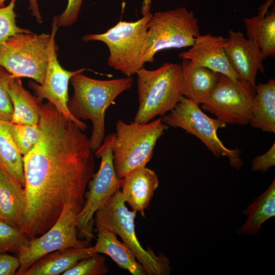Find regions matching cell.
Here are the masks:
<instances>
[{
  "instance_id": "1",
  "label": "cell",
  "mask_w": 275,
  "mask_h": 275,
  "mask_svg": "<svg viewBox=\"0 0 275 275\" xmlns=\"http://www.w3.org/2000/svg\"><path fill=\"white\" fill-rule=\"evenodd\" d=\"M40 108L39 140L23 156L26 205L21 230L30 239L48 230L67 204L82 208L95 167L84 131L49 101Z\"/></svg>"
},
{
  "instance_id": "2",
  "label": "cell",
  "mask_w": 275,
  "mask_h": 275,
  "mask_svg": "<svg viewBox=\"0 0 275 275\" xmlns=\"http://www.w3.org/2000/svg\"><path fill=\"white\" fill-rule=\"evenodd\" d=\"M85 70L82 68L70 80L74 94L69 99L67 106L76 119L91 121L90 146L95 151L101 145L105 138L106 109L115 104V99L120 94L131 88L133 80L131 76L111 80L94 79L82 73Z\"/></svg>"
},
{
  "instance_id": "3",
  "label": "cell",
  "mask_w": 275,
  "mask_h": 275,
  "mask_svg": "<svg viewBox=\"0 0 275 275\" xmlns=\"http://www.w3.org/2000/svg\"><path fill=\"white\" fill-rule=\"evenodd\" d=\"M137 75L139 105L133 122L145 124L172 110L182 96L181 65L164 63L156 69L144 67Z\"/></svg>"
},
{
  "instance_id": "4",
  "label": "cell",
  "mask_w": 275,
  "mask_h": 275,
  "mask_svg": "<svg viewBox=\"0 0 275 275\" xmlns=\"http://www.w3.org/2000/svg\"><path fill=\"white\" fill-rule=\"evenodd\" d=\"M152 15L150 12L135 21L120 20L105 33L87 34L82 40L105 43L109 51L108 66L131 77L145 63L147 30Z\"/></svg>"
},
{
  "instance_id": "5",
  "label": "cell",
  "mask_w": 275,
  "mask_h": 275,
  "mask_svg": "<svg viewBox=\"0 0 275 275\" xmlns=\"http://www.w3.org/2000/svg\"><path fill=\"white\" fill-rule=\"evenodd\" d=\"M52 20L51 34L18 33L0 43V66L13 77L45 80L49 52L58 29Z\"/></svg>"
},
{
  "instance_id": "6",
  "label": "cell",
  "mask_w": 275,
  "mask_h": 275,
  "mask_svg": "<svg viewBox=\"0 0 275 275\" xmlns=\"http://www.w3.org/2000/svg\"><path fill=\"white\" fill-rule=\"evenodd\" d=\"M137 212L129 210L118 190L94 215V226L107 229L121 238L133 252L147 275H169L170 262L163 254L156 255L150 249H145L139 242L135 230Z\"/></svg>"
},
{
  "instance_id": "7",
  "label": "cell",
  "mask_w": 275,
  "mask_h": 275,
  "mask_svg": "<svg viewBox=\"0 0 275 275\" xmlns=\"http://www.w3.org/2000/svg\"><path fill=\"white\" fill-rule=\"evenodd\" d=\"M169 128L161 118L145 124H127L118 120L112 144L118 177L122 179L130 171L146 166L152 158L158 140Z\"/></svg>"
},
{
  "instance_id": "8",
  "label": "cell",
  "mask_w": 275,
  "mask_h": 275,
  "mask_svg": "<svg viewBox=\"0 0 275 275\" xmlns=\"http://www.w3.org/2000/svg\"><path fill=\"white\" fill-rule=\"evenodd\" d=\"M169 127L180 128L199 139L216 157H226L230 165L238 170L243 164L240 151L227 148L217 134L226 124L206 115L199 104L182 96L176 106L161 118Z\"/></svg>"
},
{
  "instance_id": "9",
  "label": "cell",
  "mask_w": 275,
  "mask_h": 275,
  "mask_svg": "<svg viewBox=\"0 0 275 275\" xmlns=\"http://www.w3.org/2000/svg\"><path fill=\"white\" fill-rule=\"evenodd\" d=\"M200 34L198 19L185 7L152 14L148 23L145 62H154L155 54L161 50L191 46Z\"/></svg>"
},
{
  "instance_id": "10",
  "label": "cell",
  "mask_w": 275,
  "mask_h": 275,
  "mask_svg": "<svg viewBox=\"0 0 275 275\" xmlns=\"http://www.w3.org/2000/svg\"><path fill=\"white\" fill-rule=\"evenodd\" d=\"M114 135L115 133H111L105 137L101 145L95 151L94 155L101 159L100 167L88 184L84 205L76 218L79 235L89 242L94 238L96 211L121 187L122 179L118 177L113 163L112 144Z\"/></svg>"
},
{
  "instance_id": "11",
  "label": "cell",
  "mask_w": 275,
  "mask_h": 275,
  "mask_svg": "<svg viewBox=\"0 0 275 275\" xmlns=\"http://www.w3.org/2000/svg\"><path fill=\"white\" fill-rule=\"evenodd\" d=\"M82 207L72 203L65 205L56 223L42 235L30 239L18 253L20 266L16 275H23L29 267L44 255L70 248L89 246V242L77 236L76 218Z\"/></svg>"
},
{
  "instance_id": "12",
  "label": "cell",
  "mask_w": 275,
  "mask_h": 275,
  "mask_svg": "<svg viewBox=\"0 0 275 275\" xmlns=\"http://www.w3.org/2000/svg\"><path fill=\"white\" fill-rule=\"evenodd\" d=\"M256 94L249 82L219 73L216 84L201 108L227 124H249Z\"/></svg>"
},
{
  "instance_id": "13",
  "label": "cell",
  "mask_w": 275,
  "mask_h": 275,
  "mask_svg": "<svg viewBox=\"0 0 275 275\" xmlns=\"http://www.w3.org/2000/svg\"><path fill=\"white\" fill-rule=\"evenodd\" d=\"M57 48L54 38L51 45L44 82L39 84L36 81L30 80L28 86L34 91L39 103H41L44 99H47L67 119L74 122L84 131L88 128L87 124L74 118L70 113L67 106L69 82L71 77L82 68L73 71L64 69L58 60Z\"/></svg>"
},
{
  "instance_id": "14",
  "label": "cell",
  "mask_w": 275,
  "mask_h": 275,
  "mask_svg": "<svg viewBox=\"0 0 275 275\" xmlns=\"http://www.w3.org/2000/svg\"><path fill=\"white\" fill-rule=\"evenodd\" d=\"M225 51L229 62L240 79L256 89L258 71L264 69L260 49L257 43L244 36L240 31H228Z\"/></svg>"
},
{
  "instance_id": "15",
  "label": "cell",
  "mask_w": 275,
  "mask_h": 275,
  "mask_svg": "<svg viewBox=\"0 0 275 275\" xmlns=\"http://www.w3.org/2000/svg\"><path fill=\"white\" fill-rule=\"evenodd\" d=\"M227 40V38L222 36L200 34L195 38L191 47L187 51L180 53L179 57L233 79H240L226 56L225 47Z\"/></svg>"
},
{
  "instance_id": "16",
  "label": "cell",
  "mask_w": 275,
  "mask_h": 275,
  "mask_svg": "<svg viewBox=\"0 0 275 275\" xmlns=\"http://www.w3.org/2000/svg\"><path fill=\"white\" fill-rule=\"evenodd\" d=\"M158 185V177L154 171L146 166L140 167L130 171L122 178L121 193L124 202L133 210L145 216V211Z\"/></svg>"
},
{
  "instance_id": "17",
  "label": "cell",
  "mask_w": 275,
  "mask_h": 275,
  "mask_svg": "<svg viewBox=\"0 0 275 275\" xmlns=\"http://www.w3.org/2000/svg\"><path fill=\"white\" fill-rule=\"evenodd\" d=\"M181 92L183 96L198 103H205L217 81L219 73L182 59Z\"/></svg>"
},
{
  "instance_id": "18",
  "label": "cell",
  "mask_w": 275,
  "mask_h": 275,
  "mask_svg": "<svg viewBox=\"0 0 275 275\" xmlns=\"http://www.w3.org/2000/svg\"><path fill=\"white\" fill-rule=\"evenodd\" d=\"M26 205L24 187L0 168V219L21 230Z\"/></svg>"
},
{
  "instance_id": "19",
  "label": "cell",
  "mask_w": 275,
  "mask_h": 275,
  "mask_svg": "<svg viewBox=\"0 0 275 275\" xmlns=\"http://www.w3.org/2000/svg\"><path fill=\"white\" fill-rule=\"evenodd\" d=\"M96 252L94 246L70 248L48 253L33 263L23 275H59L74 266L79 261Z\"/></svg>"
},
{
  "instance_id": "20",
  "label": "cell",
  "mask_w": 275,
  "mask_h": 275,
  "mask_svg": "<svg viewBox=\"0 0 275 275\" xmlns=\"http://www.w3.org/2000/svg\"><path fill=\"white\" fill-rule=\"evenodd\" d=\"M96 228L97 237L94 246L96 253L107 255L120 268L133 275H147L143 266L127 244L119 241L117 235L111 231L101 227Z\"/></svg>"
},
{
  "instance_id": "21",
  "label": "cell",
  "mask_w": 275,
  "mask_h": 275,
  "mask_svg": "<svg viewBox=\"0 0 275 275\" xmlns=\"http://www.w3.org/2000/svg\"><path fill=\"white\" fill-rule=\"evenodd\" d=\"M8 91L13 107L11 123L38 125L40 104L36 96L32 95L23 86L20 77L11 76Z\"/></svg>"
},
{
  "instance_id": "22",
  "label": "cell",
  "mask_w": 275,
  "mask_h": 275,
  "mask_svg": "<svg viewBox=\"0 0 275 275\" xmlns=\"http://www.w3.org/2000/svg\"><path fill=\"white\" fill-rule=\"evenodd\" d=\"M249 124L253 128L275 133V80L256 86Z\"/></svg>"
},
{
  "instance_id": "23",
  "label": "cell",
  "mask_w": 275,
  "mask_h": 275,
  "mask_svg": "<svg viewBox=\"0 0 275 275\" xmlns=\"http://www.w3.org/2000/svg\"><path fill=\"white\" fill-rule=\"evenodd\" d=\"M262 8L259 14L243 18L247 38L255 41L262 53L263 60L275 54V10L268 13Z\"/></svg>"
},
{
  "instance_id": "24",
  "label": "cell",
  "mask_w": 275,
  "mask_h": 275,
  "mask_svg": "<svg viewBox=\"0 0 275 275\" xmlns=\"http://www.w3.org/2000/svg\"><path fill=\"white\" fill-rule=\"evenodd\" d=\"M243 212L248 215L245 222L237 229L240 234H254L267 219L275 216V180L260 196L254 199Z\"/></svg>"
},
{
  "instance_id": "25",
  "label": "cell",
  "mask_w": 275,
  "mask_h": 275,
  "mask_svg": "<svg viewBox=\"0 0 275 275\" xmlns=\"http://www.w3.org/2000/svg\"><path fill=\"white\" fill-rule=\"evenodd\" d=\"M11 123L0 120V168L24 187L23 156L10 132Z\"/></svg>"
},
{
  "instance_id": "26",
  "label": "cell",
  "mask_w": 275,
  "mask_h": 275,
  "mask_svg": "<svg viewBox=\"0 0 275 275\" xmlns=\"http://www.w3.org/2000/svg\"><path fill=\"white\" fill-rule=\"evenodd\" d=\"M29 240L20 229L0 219V254H16L25 246Z\"/></svg>"
},
{
  "instance_id": "27",
  "label": "cell",
  "mask_w": 275,
  "mask_h": 275,
  "mask_svg": "<svg viewBox=\"0 0 275 275\" xmlns=\"http://www.w3.org/2000/svg\"><path fill=\"white\" fill-rule=\"evenodd\" d=\"M10 132L19 151L24 156L37 143L40 129L39 125L11 123Z\"/></svg>"
},
{
  "instance_id": "28",
  "label": "cell",
  "mask_w": 275,
  "mask_h": 275,
  "mask_svg": "<svg viewBox=\"0 0 275 275\" xmlns=\"http://www.w3.org/2000/svg\"><path fill=\"white\" fill-rule=\"evenodd\" d=\"M109 271L106 258L96 253L79 261L74 266L65 271L63 275H104Z\"/></svg>"
},
{
  "instance_id": "29",
  "label": "cell",
  "mask_w": 275,
  "mask_h": 275,
  "mask_svg": "<svg viewBox=\"0 0 275 275\" xmlns=\"http://www.w3.org/2000/svg\"><path fill=\"white\" fill-rule=\"evenodd\" d=\"M16 1L11 0L7 6L0 7V43L16 34L32 33L16 24L17 15L14 11Z\"/></svg>"
},
{
  "instance_id": "30",
  "label": "cell",
  "mask_w": 275,
  "mask_h": 275,
  "mask_svg": "<svg viewBox=\"0 0 275 275\" xmlns=\"http://www.w3.org/2000/svg\"><path fill=\"white\" fill-rule=\"evenodd\" d=\"M12 75L0 66V120L11 121L13 107L8 91V83Z\"/></svg>"
},
{
  "instance_id": "31",
  "label": "cell",
  "mask_w": 275,
  "mask_h": 275,
  "mask_svg": "<svg viewBox=\"0 0 275 275\" xmlns=\"http://www.w3.org/2000/svg\"><path fill=\"white\" fill-rule=\"evenodd\" d=\"M84 0H68L67 5L64 11L53 18L58 27L68 26L77 20Z\"/></svg>"
},
{
  "instance_id": "32",
  "label": "cell",
  "mask_w": 275,
  "mask_h": 275,
  "mask_svg": "<svg viewBox=\"0 0 275 275\" xmlns=\"http://www.w3.org/2000/svg\"><path fill=\"white\" fill-rule=\"evenodd\" d=\"M275 165V143L264 154L255 157L252 161L251 169L253 171L267 172Z\"/></svg>"
},
{
  "instance_id": "33",
  "label": "cell",
  "mask_w": 275,
  "mask_h": 275,
  "mask_svg": "<svg viewBox=\"0 0 275 275\" xmlns=\"http://www.w3.org/2000/svg\"><path fill=\"white\" fill-rule=\"evenodd\" d=\"M18 257L7 253L0 254V275H16L20 267Z\"/></svg>"
},
{
  "instance_id": "34",
  "label": "cell",
  "mask_w": 275,
  "mask_h": 275,
  "mask_svg": "<svg viewBox=\"0 0 275 275\" xmlns=\"http://www.w3.org/2000/svg\"><path fill=\"white\" fill-rule=\"evenodd\" d=\"M29 2V10L31 11L32 15L35 18L39 23L42 22V16L39 10L37 0H28Z\"/></svg>"
},
{
  "instance_id": "35",
  "label": "cell",
  "mask_w": 275,
  "mask_h": 275,
  "mask_svg": "<svg viewBox=\"0 0 275 275\" xmlns=\"http://www.w3.org/2000/svg\"><path fill=\"white\" fill-rule=\"evenodd\" d=\"M151 5V0H143L141 8V13L142 15L150 12Z\"/></svg>"
},
{
  "instance_id": "36",
  "label": "cell",
  "mask_w": 275,
  "mask_h": 275,
  "mask_svg": "<svg viewBox=\"0 0 275 275\" xmlns=\"http://www.w3.org/2000/svg\"><path fill=\"white\" fill-rule=\"evenodd\" d=\"M6 1H7V0H0V7H3L5 6V2Z\"/></svg>"
}]
</instances>
